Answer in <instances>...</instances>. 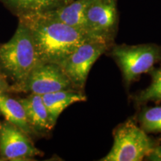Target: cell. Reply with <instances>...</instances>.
Masks as SVG:
<instances>
[{
    "mask_svg": "<svg viewBox=\"0 0 161 161\" xmlns=\"http://www.w3.org/2000/svg\"><path fill=\"white\" fill-rule=\"evenodd\" d=\"M0 114L7 122L17 126L27 135L31 137L35 136L28 122L24 107L19 100L6 93L0 94Z\"/></svg>",
    "mask_w": 161,
    "mask_h": 161,
    "instance_id": "4fadbf2b",
    "label": "cell"
},
{
    "mask_svg": "<svg viewBox=\"0 0 161 161\" xmlns=\"http://www.w3.org/2000/svg\"><path fill=\"white\" fill-rule=\"evenodd\" d=\"M9 87L10 85L6 80V75L0 70V94L8 92Z\"/></svg>",
    "mask_w": 161,
    "mask_h": 161,
    "instance_id": "2e32d148",
    "label": "cell"
},
{
    "mask_svg": "<svg viewBox=\"0 0 161 161\" xmlns=\"http://www.w3.org/2000/svg\"><path fill=\"white\" fill-rule=\"evenodd\" d=\"M40 63L29 29L19 21L14 35L8 42L0 46V70L19 84Z\"/></svg>",
    "mask_w": 161,
    "mask_h": 161,
    "instance_id": "7a4b0ae2",
    "label": "cell"
},
{
    "mask_svg": "<svg viewBox=\"0 0 161 161\" xmlns=\"http://www.w3.org/2000/svg\"><path fill=\"white\" fill-rule=\"evenodd\" d=\"M17 17L42 14L59 8L72 0H0Z\"/></svg>",
    "mask_w": 161,
    "mask_h": 161,
    "instance_id": "8fae6325",
    "label": "cell"
},
{
    "mask_svg": "<svg viewBox=\"0 0 161 161\" xmlns=\"http://www.w3.org/2000/svg\"><path fill=\"white\" fill-rule=\"evenodd\" d=\"M19 101L24 107L28 122L35 136L49 134L54 126L51 123L42 96L29 94Z\"/></svg>",
    "mask_w": 161,
    "mask_h": 161,
    "instance_id": "9c48e42d",
    "label": "cell"
},
{
    "mask_svg": "<svg viewBox=\"0 0 161 161\" xmlns=\"http://www.w3.org/2000/svg\"><path fill=\"white\" fill-rule=\"evenodd\" d=\"M111 56L119 66L126 86L148 73L157 63L161 62V46L154 43L129 46L114 45Z\"/></svg>",
    "mask_w": 161,
    "mask_h": 161,
    "instance_id": "277c9868",
    "label": "cell"
},
{
    "mask_svg": "<svg viewBox=\"0 0 161 161\" xmlns=\"http://www.w3.org/2000/svg\"><path fill=\"white\" fill-rule=\"evenodd\" d=\"M141 128L146 133L161 134V106L146 107L137 116Z\"/></svg>",
    "mask_w": 161,
    "mask_h": 161,
    "instance_id": "9a60e30c",
    "label": "cell"
},
{
    "mask_svg": "<svg viewBox=\"0 0 161 161\" xmlns=\"http://www.w3.org/2000/svg\"><path fill=\"white\" fill-rule=\"evenodd\" d=\"M18 19L31 32L40 62L60 64L80 44L94 39L85 31L45 14L23 16Z\"/></svg>",
    "mask_w": 161,
    "mask_h": 161,
    "instance_id": "6da1fadb",
    "label": "cell"
},
{
    "mask_svg": "<svg viewBox=\"0 0 161 161\" xmlns=\"http://www.w3.org/2000/svg\"><path fill=\"white\" fill-rule=\"evenodd\" d=\"M118 0H91L84 12V31L112 47L118 30Z\"/></svg>",
    "mask_w": 161,
    "mask_h": 161,
    "instance_id": "5b68a950",
    "label": "cell"
},
{
    "mask_svg": "<svg viewBox=\"0 0 161 161\" xmlns=\"http://www.w3.org/2000/svg\"><path fill=\"white\" fill-rule=\"evenodd\" d=\"M148 160L161 161V146L159 145L154 148V150L146 158Z\"/></svg>",
    "mask_w": 161,
    "mask_h": 161,
    "instance_id": "e0dca14e",
    "label": "cell"
},
{
    "mask_svg": "<svg viewBox=\"0 0 161 161\" xmlns=\"http://www.w3.org/2000/svg\"><path fill=\"white\" fill-rule=\"evenodd\" d=\"M42 98L49 113L51 123L55 127L58 117L66 108L76 102H84L86 96L84 91L68 89L44 94Z\"/></svg>",
    "mask_w": 161,
    "mask_h": 161,
    "instance_id": "30bf717a",
    "label": "cell"
},
{
    "mask_svg": "<svg viewBox=\"0 0 161 161\" xmlns=\"http://www.w3.org/2000/svg\"><path fill=\"white\" fill-rule=\"evenodd\" d=\"M90 1L91 0H72L71 3L59 8L42 14H45L66 25L85 31L84 12Z\"/></svg>",
    "mask_w": 161,
    "mask_h": 161,
    "instance_id": "7c38bea8",
    "label": "cell"
},
{
    "mask_svg": "<svg viewBox=\"0 0 161 161\" xmlns=\"http://www.w3.org/2000/svg\"><path fill=\"white\" fill-rule=\"evenodd\" d=\"M68 89L75 88L59 64L40 62L23 82L10 85L8 92H29L43 96Z\"/></svg>",
    "mask_w": 161,
    "mask_h": 161,
    "instance_id": "8992f818",
    "label": "cell"
},
{
    "mask_svg": "<svg viewBox=\"0 0 161 161\" xmlns=\"http://www.w3.org/2000/svg\"><path fill=\"white\" fill-rule=\"evenodd\" d=\"M159 140L151 137L129 119L120 124L114 130V144L111 149L102 161H140L146 158L157 146Z\"/></svg>",
    "mask_w": 161,
    "mask_h": 161,
    "instance_id": "3957f363",
    "label": "cell"
},
{
    "mask_svg": "<svg viewBox=\"0 0 161 161\" xmlns=\"http://www.w3.org/2000/svg\"><path fill=\"white\" fill-rule=\"evenodd\" d=\"M152 77L150 85L134 96V100L136 105H144L153 102H161V65L158 68H153L148 72Z\"/></svg>",
    "mask_w": 161,
    "mask_h": 161,
    "instance_id": "5bb4252c",
    "label": "cell"
},
{
    "mask_svg": "<svg viewBox=\"0 0 161 161\" xmlns=\"http://www.w3.org/2000/svg\"><path fill=\"white\" fill-rule=\"evenodd\" d=\"M111 46L102 40H86L59 64L75 90L84 91L87 76L92 65Z\"/></svg>",
    "mask_w": 161,
    "mask_h": 161,
    "instance_id": "52a82bcc",
    "label": "cell"
},
{
    "mask_svg": "<svg viewBox=\"0 0 161 161\" xmlns=\"http://www.w3.org/2000/svg\"><path fill=\"white\" fill-rule=\"evenodd\" d=\"M43 154L31 141V136L13 124L0 123V158L5 160H31Z\"/></svg>",
    "mask_w": 161,
    "mask_h": 161,
    "instance_id": "ba28073f",
    "label": "cell"
}]
</instances>
